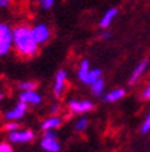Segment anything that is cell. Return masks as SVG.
<instances>
[{
	"label": "cell",
	"instance_id": "cell-1",
	"mask_svg": "<svg viewBox=\"0 0 150 152\" xmlns=\"http://www.w3.org/2000/svg\"><path fill=\"white\" fill-rule=\"evenodd\" d=\"M12 49L22 58H31L39 50L31 31V26L20 23L12 27Z\"/></svg>",
	"mask_w": 150,
	"mask_h": 152
},
{
	"label": "cell",
	"instance_id": "cell-2",
	"mask_svg": "<svg viewBox=\"0 0 150 152\" xmlns=\"http://www.w3.org/2000/svg\"><path fill=\"white\" fill-rule=\"evenodd\" d=\"M12 49V27L0 22V56H6Z\"/></svg>",
	"mask_w": 150,
	"mask_h": 152
},
{
	"label": "cell",
	"instance_id": "cell-3",
	"mask_svg": "<svg viewBox=\"0 0 150 152\" xmlns=\"http://www.w3.org/2000/svg\"><path fill=\"white\" fill-rule=\"evenodd\" d=\"M31 31L35 38V41H37V44L39 46L47 44L50 41V38H51V28L45 22H37L35 25H33Z\"/></svg>",
	"mask_w": 150,
	"mask_h": 152
},
{
	"label": "cell",
	"instance_id": "cell-4",
	"mask_svg": "<svg viewBox=\"0 0 150 152\" xmlns=\"http://www.w3.org/2000/svg\"><path fill=\"white\" fill-rule=\"evenodd\" d=\"M41 147L46 152H58L59 151V142H58V139H57L54 130H45L42 140H41Z\"/></svg>",
	"mask_w": 150,
	"mask_h": 152
},
{
	"label": "cell",
	"instance_id": "cell-5",
	"mask_svg": "<svg viewBox=\"0 0 150 152\" xmlns=\"http://www.w3.org/2000/svg\"><path fill=\"white\" fill-rule=\"evenodd\" d=\"M69 110L77 114L88 113V111L93 110V103L88 99H70L68 102Z\"/></svg>",
	"mask_w": 150,
	"mask_h": 152
},
{
	"label": "cell",
	"instance_id": "cell-6",
	"mask_svg": "<svg viewBox=\"0 0 150 152\" xmlns=\"http://www.w3.org/2000/svg\"><path fill=\"white\" fill-rule=\"evenodd\" d=\"M27 103L25 102L19 101L18 103L14 106L11 110H8L6 114H4V117H6L7 121H18V120H22L25 117V114L27 113Z\"/></svg>",
	"mask_w": 150,
	"mask_h": 152
},
{
	"label": "cell",
	"instance_id": "cell-7",
	"mask_svg": "<svg viewBox=\"0 0 150 152\" xmlns=\"http://www.w3.org/2000/svg\"><path fill=\"white\" fill-rule=\"evenodd\" d=\"M34 139V132L28 129H18L9 133V141L14 144H23Z\"/></svg>",
	"mask_w": 150,
	"mask_h": 152
},
{
	"label": "cell",
	"instance_id": "cell-8",
	"mask_svg": "<svg viewBox=\"0 0 150 152\" xmlns=\"http://www.w3.org/2000/svg\"><path fill=\"white\" fill-rule=\"evenodd\" d=\"M66 79H68V73H66L65 69L57 71L56 76H54V83H53V94L56 96H59V95L65 91Z\"/></svg>",
	"mask_w": 150,
	"mask_h": 152
},
{
	"label": "cell",
	"instance_id": "cell-9",
	"mask_svg": "<svg viewBox=\"0 0 150 152\" xmlns=\"http://www.w3.org/2000/svg\"><path fill=\"white\" fill-rule=\"evenodd\" d=\"M118 12H119V10L116 8V7H111V8H108V10L106 11V12L103 14V16L100 18L99 27H100V28H104V30H107V28H108L109 26L112 25L114 19L116 18Z\"/></svg>",
	"mask_w": 150,
	"mask_h": 152
},
{
	"label": "cell",
	"instance_id": "cell-10",
	"mask_svg": "<svg viewBox=\"0 0 150 152\" xmlns=\"http://www.w3.org/2000/svg\"><path fill=\"white\" fill-rule=\"evenodd\" d=\"M19 101L27 104H39L42 102V96L35 90H27V91H22L19 94Z\"/></svg>",
	"mask_w": 150,
	"mask_h": 152
},
{
	"label": "cell",
	"instance_id": "cell-11",
	"mask_svg": "<svg viewBox=\"0 0 150 152\" xmlns=\"http://www.w3.org/2000/svg\"><path fill=\"white\" fill-rule=\"evenodd\" d=\"M147 66H149V60H147V58H143V60L139 61V63L137 64V66L134 68V71L131 72V76H130L128 83H130V84L137 83L138 80H139V77H142V76H143V73L146 72Z\"/></svg>",
	"mask_w": 150,
	"mask_h": 152
},
{
	"label": "cell",
	"instance_id": "cell-12",
	"mask_svg": "<svg viewBox=\"0 0 150 152\" xmlns=\"http://www.w3.org/2000/svg\"><path fill=\"white\" fill-rule=\"evenodd\" d=\"M125 95H126L125 88H120V87H119V88H115V90L108 91L103 96V99L106 102H116V101H119V99H122Z\"/></svg>",
	"mask_w": 150,
	"mask_h": 152
},
{
	"label": "cell",
	"instance_id": "cell-13",
	"mask_svg": "<svg viewBox=\"0 0 150 152\" xmlns=\"http://www.w3.org/2000/svg\"><path fill=\"white\" fill-rule=\"evenodd\" d=\"M61 125V118L56 117V115H51V117L46 118L43 122L41 124L42 130H54Z\"/></svg>",
	"mask_w": 150,
	"mask_h": 152
},
{
	"label": "cell",
	"instance_id": "cell-14",
	"mask_svg": "<svg viewBox=\"0 0 150 152\" xmlns=\"http://www.w3.org/2000/svg\"><path fill=\"white\" fill-rule=\"evenodd\" d=\"M100 77H101V69H99V68H93V69H92L91 68V71L88 72L87 77L84 79L83 83H85V84H88V86H92L95 82H97Z\"/></svg>",
	"mask_w": 150,
	"mask_h": 152
},
{
	"label": "cell",
	"instance_id": "cell-15",
	"mask_svg": "<svg viewBox=\"0 0 150 152\" xmlns=\"http://www.w3.org/2000/svg\"><path fill=\"white\" fill-rule=\"evenodd\" d=\"M89 71H91V64H89V61L83 60L81 63H80V65H78V69H77L78 79L81 80V82H84V79L87 77V75H88Z\"/></svg>",
	"mask_w": 150,
	"mask_h": 152
},
{
	"label": "cell",
	"instance_id": "cell-16",
	"mask_svg": "<svg viewBox=\"0 0 150 152\" xmlns=\"http://www.w3.org/2000/svg\"><path fill=\"white\" fill-rule=\"evenodd\" d=\"M91 87H92V94H93L95 96H100V95H103L104 94V88H106V83H104L103 77H100L97 82H95Z\"/></svg>",
	"mask_w": 150,
	"mask_h": 152
},
{
	"label": "cell",
	"instance_id": "cell-17",
	"mask_svg": "<svg viewBox=\"0 0 150 152\" xmlns=\"http://www.w3.org/2000/svg\"><path fill=\"white\" fill-rule=\"evenodd\" d=\"M37 4L41 10H43V11H49V10H51L54 7L56 0H37Z\"/></svg>",
	"mask_w": 150,
	"mask_h": 152
},
{
	"label": "cell",
	"instance_id": "cell-18",
	"mask_svg": "<svg viewBox=\"0 0 150 152\" xmlns=\"http://www.w3.org/2000/svg\"><path fill=\"white\" fill-rule=\"evenodd\" d=\"M18 87L22 91H27V90H35L37 88V83L33 82V80H25V82H20L18 84Z\"/></svg>",
	"mask_w": 150,
	"mask_h": 152
},
{
	"label": "cell",
	"instance_id": "cell-19",
	"mask_svg": "<svg viewBox=\"0 0 150 152\" xmlns=\"http://www.w3.org/2000/svg\"><path fill=\"white\" fill-rule=\"evenodd\" d=\"M87 128H88V120L85 117H81L80 120L76 121L75 129L77 130V132H83V130H85Z\"/></svg>",
	"mask_w": 150,
	"mask_h": 152
},
{
	"label": "cell",
	"instance_id": "cell-20",
	"mask_svg": "<svg viewBox=\"0 0 150 152\" xmlns=\"http://www.w3.org/2000/svg\"><path fill=\"white\" fill-rule=\"evenodd\" d=\"M150 132V111L147 113V115L145 117L143 122H142L141 125V133H143V134H146V133Z\"/></svg>",
	"mask_w": 150,
	"mask_h": 152
},
{
	"label": "cell",
	"instance_id": "cell-21",
	"mask_svg": "<svg viewBox=\"0 0 150 152\" xmlns=\"http://www.w3.org/2000/svg\"><path fill=\"white\" fill-rule=\"evenodd\" d=\"M4 128H6V130L8 133H11V132H15V130H18L19 129V125L15 122V121H8V122L6 124V126H4Z\"/></svg>",
	"mask_w": 150,
	"mask_h": 152
},
{
	"label": "cell",
	"instance_id": "cell-22",
	"mask_svg": "<svg viewBox=\"0 0 150 152\" xmlns=\"http://www.w3.org/2000/svg\"><path fill=\"white\" fill-rule=\"evenodd\" d=\"M0 152H14V149L8 142H1L0 144Z\"/></svg>",
	"mask_w": 150,
	"mask_h": 152
},
{
	"label": "cell",
	"instance_id": "cell-23",
	"mask_svg": "<svg viewBox=\"0 0 150 152\" xmlns=\"http://www.w3.org/2000/svg\"><path fill=\"white\" fill-rule=\"evenodd\" d=\"M142 98L143 99H150V82L147 83V86L143 88V91H142Z\"/></svg>",
	"mask_w": 150,
	"mask_h": 152
},
{
	"label": "cell",
	"instance_id": "cell-24",
	"mask_svg": "<svg viewBox=\"0 0 150 152\" xmlns=\"http://www.w3.org/2000/svg\"><path fill=\"white\" fill-rule=\"evenodd\" d=\"M15 0H0V8H8L9 6H12Z\"/></svg>",
	"mask_w": 150,
	"mask_h": 152
},
{
	"label": "cell",
	"instance_id": "cell-25",
	"mask_svg": "<svg viewBox=\"0 0 150 152\" xmlns=\"http://www.w3.org/2000/svg\"><path fill=\"white\" fill-rule=\"evenodd\" d=\"M50 110H51V113H57L58 111V104H51Z\"/></svg>",
	"mask_w": 150,
	"mask_h": 152
},
{
	"label": "cell",
	"instance_id": "cell-26",
	"mask_svg": "<svg viewBox=\"0 0 150 152\" xmlns=\"http://www.w3.org/2000/svg\"><path fill=\"white\" fill-rule=\"evenodd\" d=\"M101 38H103V39H106V38H109V33L108 31L101 33Z\"/></svg>",
	"mask_w": 150,
	"mask_h": 152
},
{
	"label": "cell",
	"instance_id": "cell-27",
	"mask_svg": "<svg viewBox=\"0 0 150 152\" xmlns=\"http://www.w3.org/2000/svg\"><path fill=\"white\" fill-rule=\"evenodd\" d=\"M25 1H37V0H25Z\"/></svg>",
	"mask_w": 150,
	"mask_h": 152
}]
</instances>
